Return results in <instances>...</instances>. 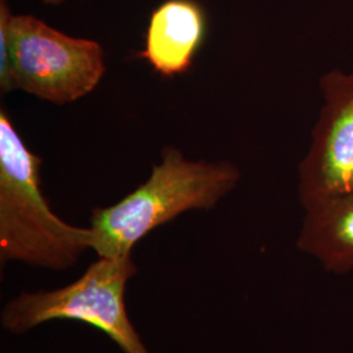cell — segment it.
I'll list each match as a JSON object with an SVG mask.
<instances>
[{"instance_id": "1", "label": "cell", "mask_w": 353, "mask_h": 353, "mask_svg": "<svg viewBox=\"0 0 353 353\" xmlns=\"http://www.w3.org/2000/svg\"><path fill=\"white\" fill-rule=\"evenodd\" d=\"M241 176L232 161L191 160L176 147H166L141 185L119 202L92 211V250L97 256L132 254L140 240L178 216L214 210Z\"/></svg>"}, {"instance_id": "2", "label": "cell", "mask_w": 353, "mask_h": 353, "mask_svg": "<svg viewBox=\"0 0 353 353\" xmlns=\"http://www.w3.org/2000/svg\"><path fill=\"white\" fill-rule=\"evenodd\" d=\"M41 157L28 147L8 112H0V259L65 271L92 250L89 227L52 211L41 182Z\"/></svg>"}, {"instance_id": "3", "label": "cell", "mask_w": 353, "mask_h": 353, "mask_svg": "<svg viewBox=\"0 0 353 353\" xmlns=\"http://www.w3.org/2000/svg\"><path fill=\"white\" fill-rule=\"evenodd\" d=\"M106 74L105 51L33 14H13L0 1V89L21 90L42 101L68 105L87 97Z\"/></svg>"}, {"instance_id": "4", "label": "cell", "mask_w": 353, "mask_h": 353, "mask_svg": "<svg viewBox=\"0 0 353 353\" xmlns=\"http://www.w3.org/2000/svg\"><path fill=\"white\" fill-rule=\"evenodd\" d=\"M138 272L132 254L99 256L62 288L23 292L3 307L1 326L14 335L52 321H75L100 330L123 353H151L127 313L128 281Z\"/></svg>"}, {"instance_id": "5", "label": "cell", "mask_w": 353, "mask_h": 353, "mask_svg": "<svg viewBox=\"0 0 353 353\" xmlns=\"http://www.w3.org/2000/svg\"><path fill=\"white\" fill-rule=\"evenodd\" d=\"M322 105L309 148L297 166L303 211L353 191V70L319 79Z\"/></svg>"}, {"instance_id": "6", "label": "cell", "mask_w": 353, "mask_h": 353, "mask_svg": "<svg viewBox=\"0 0 353 353\" xmlns=\"http://www.w3.org/2000/svg\"><path fill=\"white\" fill-rule=\"evenodd\" d=\"M207 28L196 0H165L152 12L139 57L161 77L185 75L204 45Z\"/></svg>"}, {"instance_id": "7", "label": "cell", "mask_w": 353, "mask_h": 353, "mask_svg": "<svg viewBox=\"0 0 353 353\" xmlns=\"http://www.w3.org/2000/svg\"><path fill=\"white\" fill-rule=\"evenodd\" d=\"M296 246L327 272H353V191L305 210Z\"/></svg>"}, {"instance_id": "8", "label": "cell", "mask_w": 353, "mask_h": 353, "mask_svg": "<svg viewBox=\"0 0 353 353\" xmlns=\"http://www.w3.org/2000/svg\"><path fill=\"white\" fill-rule=\"evenodd\" d=\"M65 1H70V0H43V3L49 4V6H61Z\"/></svg>"}]
</instances>
